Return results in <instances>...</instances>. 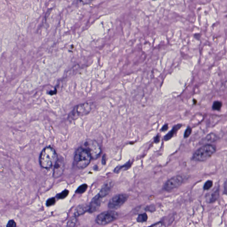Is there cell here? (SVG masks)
I'll return each instance as SVG.
<instances>
[{
    "mask_svg": "<svg viewBox=\"0 0 227 227\" xmlns=\"http://www.w3.org/2000/svg\"><path fill=\"white\" fill-rule=\"evenodd\" d=\"M213 182L212 181H208L205 183L204 186V189L205 190H209L213 186Z\"/></svg>",
    "mask_w": 227,
    "mask_h": 227,
    "instance_id": "cell-21",
    "label": "cell"
},
{
    "mask_svg": "<svg viewBox=\"0 0 227 227\" xmlns=\"http://www.w3.org/2000/svg\"><path fill=\"white\" fill-rule=\"evenodd\" d=\"M147 219H148V216L146 213H144L139 215L137 218V220L138 222L143 223L147 221Z\"/></svg>",
    "mask_w": 227,
    "mask_h": 227,
    "instance_id": "cell-17",
    "label": "cell"
},
{
    "mask_svg": "<svg viewBox=\"0 0 227 227\" xmlns=\"http://www.w3.org/2000/svg\"><path fill=\"white\" fill-rule=\"evenodd\" d=\"M69 192V190H65L63 191V192H62L60 194H58L57 196L60 199H64L68 196Z\"/></svg>",
    "mask_w": 227,
    "mask_h": 227,
    "instance_id": "cell-20",
    "label": "cell"
},
{
    "mask_svg": "<svg viewBox=\"0 0 227 227\" xmlns=\"http://www.w3.org/2000/svg\"><path fill=\"white\" fill-rule=\"evenodd\" d=\"M16 223L15 221L13 220H9L6 225V227H16Z\"/></svg>",
    "mask_w": 227,
    "mask_h": 227,
    "instance_id": "cell-23",
    "label": "cell"
},
{
    "mask_svg": "<svg viewBox=\"0 0 227 227\" xmlns=\"http://www.w3.org/2000/svg\"><path fill=\"white\" fill-rule=\"evenodd\" d=\"M54 167L53 177L58 178L60 177L64 172L65 168L64 161L61 159H58Z\"/></svg>",
    "mask_w": 227,
    "mask_h": 227,
    "instance_id": "cell-9",
    "label": "cell"
},
{
    "mask_svg": "<svg viewBox=\"0 0 227 227\" xmlns=\"http://www.w3.org/2000/svg\"><path fill=\"white\" fill-rule=\"evenodd\" d=\"M92 159L88 151L83 147H80L75 152L74 162L78 168L83 169L88 166Z\"/></svg>",
    "mask_w": 227,
    "mask_h": 227,
    "instance_id": "cell-2",
    "label": "cell"
},
{
    "mask_svg": "<svg viewBox=\"0 0 227 227\" xmlns=\"http://www.w3.org/2000/svg\"><path fill=\"white\" fill-rule=\"evenodd\" d=\"M217 137L216 135L214 133H211L209 134L203 140V143H213L215 141L217 140Z\"/></svg>",
    "mask_w": 227,
    "mask_h": 227,
    "instance_id": "cell-15",
    "label": "cell"
},
{
    "mask_svg": "<svg viewBox=\"0 0 227 227\" xmlns=\"http://www.w3.org/2000/svg\"><path fill=\"white\" fill-rule=\"evenodd\" d=\"M56 203V199L54 197L49 198L46 202V205L47 206H51L54 205Z\"/></svg>",
    "mask_w": 227,
    "mask_h": 227,
    "instance_id": "cell-22",
    "label": "cell"
},
{
    "mask_svg": "<svg viewBox=\"0 0 227 227\" xmlns=\"http://www.w3.org/2000/svg\"><path fill=\"white\" fill-rule=\"evenodd\" d=\"M216 151V147L213 145L207 144L197 150L193 155L194 160L203 162L210 158Z\"/></svg>",
    "mask_w": 227,
    "mask_h": 227,
    "instance_id": "cell-3",
    "label": "cell"
},
{
    "mask_svg": "<svg viewBox=\"0 0 227 227\" xmlns=\"http://www.w3.org/2000/svg\"><path fill=\"white\" fill-rule=\"evenodd\" d=\"M118 217L117 213L114 210H109L101 213L96 218V222L100 225H105L116 220Z\"/></svg>",
    "mask_w": 227,
    "mask_h": 227,
    "instance_id": "cell-4",
    "label": "cell"
},
{
    "mask_svg": "<svg viewBox=\"0 0 227 227\" xmlns=\"http://www.w3.org/2000/svg\"><path fill=\"white\" fill-rule=\"evenodd\" d=\"M83 147L88 151L92 158L96 159L101 154V150L100 146L95 141L92 140L86 141Z\"/></svg>",
    "mask_w": 227,
    "mask_h": 227,
    "instance_id": "cell-5",
    "label": "cell"
},
{
    "mask_svg": "<svg viewBox=\"0 0 227 227\" xmlns=\"http://www.w3.org/2000/svg\"><path fill=\"white\" fill-rule=\"evenodd\" d=\"M106 155H104V156H103V158H102V163L103 164H105V162H106Z\"/></svg>",
    "mask_w": 227,
    "mask_h": 227,
    "instance_id": "cell-28",
    "label": "cell"
},
{
    "mask_svg": "<svg viewBox=\"0 0 227 227\" xmlns=\"http://www.w3.org/2000/svg\"><path fill=\"white\" fill-rule=\"evenodd\" d=\"M91 110V105L86 103L78 105L75 108L70 115L71 118L75 119L79 117L85 116L88 114Z\"/></svg>",
    "mask_w": 227,
    "mask_h": 227,
    "instance_id": "cell-7",
    "label": "cell"
},
{
    "mask_svg": "<svg viewBox=\"0 0 227 227\" xmlns=\"http://www.w3.org/2000/svg\"><path fill=\"white\" fill-rule=\"evenodd\" d=\"M184 181V178L181 175H178L170 178L167 181L164 185L165 190L170 191L176 189L181 185Z\"/></svg>",
    "mask_w": 227,
    "mask_h": 227,
    "instance_id": "cell-8",
    "label": "cell"
},
{
    "mask_svg": "<svg viewBox=\"0 0 227 227\" xmlns=\"http://www.w3.org/2000/svg\"><path fill=\"white\" fill-rule=\"evenodd\" d=\"M102 199L98 194L93 198L89 204V213H93L97 211L101 205Z\"/></svg>",
    "mask_w": 227,
    "mask_h": 227,
    "instance_id": "cell-10",
    "label": "cell"
},
{
    "mask_svg": "<svg viewBox=\"0 0 227 227\" xmlns=\"http://www.w3.org/2000/svg\"><path fill=\"white\" fill-rule=\"evenodd\" d=\"M181 126H182L181 124H177V125L175 126L173 128L172 130L170 132H169L168 134L165 135L164 137V140L168 141L170 139H171L173 137L174 134L177 133V132L181 128Z\"/></svg>",
    "mask_w": 227,
    "mask_h": 227,
    "instance_id": "cell-14",
    "label": "cell"
},
{
    "mask_svg": "<svg viewBox=\"0 0 227 227\" xmlns=\"http://www.w3.org/2000/svg\"><path fill=\"white\" fill-rule=\"evenodd\" d=\"M168 129V124H166L162 127V131L164 132V131H166V130H167Z\"/></svg>",
    "mask_w": 227,
    "mask_h": 227,
    "instance_id": "cell-26",
    "label": "cell"
},
{
    "mask_svg": "<svg viewBox=\"0 0 227 227\" xmlns=\"http://www.w3.org/2000/svg\"><path fill=\"white\" fill-rule=\"evenodd\" d=\"M149 227H166V226L163 223L158 222Z\"/></svg>",
    "mask_w": 227,
    "mask_h": 227,
    "instance_id": "cell-25",
    "label": "cell"
},
{
    "mask_svg": "<svg viewBox=\"0 0 227 227\" xmlns=\"http://www.w3.org/2000/svg\"><path fill=\"white\" fill-rule=\"evenodd\" d=\"M88 188V185L86 184H84V185H81V186L79 187L77 190H76L75 192L77 194H82L86 191V190H87Z\"/></svg>",
    "mask_w": 227,
    "mask_h": 227,
    "instance_id": "cell-18",
    "label": "cell"
},
{
    "mask_svg": "<svg viewBox=\"0 0 227 227\" xmlns=\"http://www.w3.org/2000/svg\"><path fill=\"white\" fill-rule=\"evenodd\" d=\"M89 209V204H84L79 205L76 208L75 211L74 215L75 217H79L84 214L87 212H88Z\"/></svg>",
    "mask_w": 227,
    "mask_h": 227,
    "instance_id": "cell-12",
    "label": "cell"
},
{
    "mask_svg": "<svg viewBox=\"0 0 227 227\" xmlns=\"http://www.w3.org/2000/svg\"><path fill=\"white\" fill-rule=\"evenodd\" d=\"M113 186V183L112 181H107V182H105V184L103 186L101 190L100 191L98 195L101 198H103V197L107 196L109 194Z\"/></svg>",
    "mask_w": 227,
    "mask_h": 227,
    "instance_id": "cell-11",
    "label": "cell"
},
{
    "mask_svg": "<svg viewBox=\"0 0 227 227\" xmlns=\"http://www.w3.org/2000/svg\"><path fill=\"white\" fill-rule=\"evenodd\" d=\"M56 150L51 147H47L42 151L39 157V163L42 167L49 169L55 166L58 161Z\"/></svg>",
    "mask_w": 227,
    "mask_h": 227,
    "instance_id": "cell-1",
    "label": "cell"
},
{
    "mask_svg": "<svg viewBox=\"0 0 227 227\" xmlns=\"http://www.w3.org/2000/svg\"><path fill=\"white\" fill-rule=\"evenodd\" d=\"M128 197V196L125 194L116 195L110 200L108 207L110 209H117L125 203Z\"/></svg>",
    "mask_w": 227,
    "mask_h": 227,
    "instance_id": "cell-6",
    "label": "cell"
},
{
    "mask_svg": "<svg viewBox=\"0 0 227 227\" xmlns=\"http://www.w3.org/2000/svg\"><path fill=\"white\" fill-rule=\"evenodd\" d=\"M160 141V136L157 135L154 139V141L155 143H158Z\"/></svg>",
    "mask_w": 227,
    "mask_h": 227,
    "instance_id": "cell-27",
    "label": "cell"
},
{
    "mask_svg": "<svg viewBox=\"0 0 227 227\" xmlns=\"http://www.w3.org/2000/svg\"><path fill=\"white\" fill-rule=\"evenodd\" d=\"M219 188H217L215 190L207 195V200L209 203L214 202L217 199L219 194Z\"/></svg>",
    "mask_w": 227,
    "mask_h": 227,
    "instance_id": "cell-13",
    "label": "cell"
},
{
    "mask_svg": "<svg viewBox=\"0 0 227 227\" xmlns=\"http://www.w3.org/2000/svg\"><path fill=\"white\" fill-rule=\"evenodd\" d=\"M77 223V218L75 216L72 217L69 220L67 223V227H75Z\"/></svg>",
    "mask_w": 227,
    "mask_h": 227,
    "instance_id": "cell-16",
    "label": "cell"
},
{
    "mask_svg": "<svg viewBox=\"0 0 227 227\" xmlns=\"http://www.w3.org/2000/svg\"><path fill=\"white\" fill-rule=\"evenodd\" d=\"M222 106V103L220 101H215L213 105V109L215 111H220Z\"/></svg>",
    "mask_w": 227,
    "mask_h": 227,
    "instance_id": "cell-19",
    "label": "cell"
},
{
    "mask_svg": "<svg viewBox=\"0 0 227 227\" xmlns=\"http://www.w3.org/2000/svg\"><path fill=\"white\" fill-rule=\"evenodd\" d=\"M192 129L190 127H189L187 128L184 134V137L186 138H188L191 134Z\"/></svg>",
    "mask_w": 227,
    "mask_h": 227,
    "instance_id": "cell-24",
    "label": "cell"
}]
</instances>
